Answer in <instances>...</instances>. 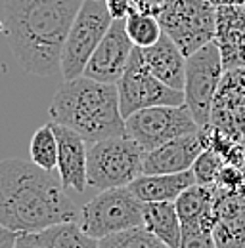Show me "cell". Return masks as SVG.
<instances>
[{"label":"cell","mask_w":245,"mask_h":248,"mask_svg":"<svg viewBox=\"0 0 245 248\" xmlns=\"http://www.w3.org/2000/svg\"><path fill=\"white\" fill-rule=\"evenodd\" d=\"M224 166V158L214 149L205 147L192 164V172L195 176V184L199 186H214L216 178Z\"/></svg>","instance_id":"d4e9b609"},{"label":"cell","mask_w":245,"mask_h":248,"mask_svg":"<svg viewBox=\"0 0 245 248\" xmlns=\"http://www.w3.org/2000/svg\"><path fill=\"white\" fill-rule=\"evenodd\" d=\"M16 237H18V233H14V231H10V229L0 225V248H14Z\"/></svg>","instance_id":"f1b7e54d"},{"label":"cell","mask_w":245,"mask_h":248,"mask_svg":"<svg viewBox=\"0 0 245 248\" xmlns=\"http://www.w3.org/2000/svg\"><path fill=\"white\" fill-rule=\"evenodd\" d=\"M214 6H222V4H232V6H244L245 8V0H211Z\"/></svg>","instance_id":"f546056e"},{"label":"cell","mask_w":245,"mask_h":248,"mask_svg":"<svg viewBox=\"0 0 245 248\" xmlns=\"http://www.w3.org/2000/svg\"><path fill=\"white\" fill-rule=\"evenodd\" d=\"M124 27H126V32H128L132 44L138 48L152 46L163 34L159 19L152 14L138 12L136 8H132L130 14L124 17Z\"/></svg>","instance_id":"7402d4cb"},{"label":"cell","mask_w":245,"mask_h":248,"mask_svg":"<svg viewBox=\"0 0 245 248\" xmlns=\"http://www.w3.org/2000/svg\"><path fill=\"white\" fill-rule=\"evenodd\" d=\"M14 248H100V241L90 237L79 221H63L40 231L18 233Z\"/></svg>","instance_id":"e0dca14e"},{"label":"cell","mask_w":245,"mask_h":248,"mask_svg":"<svg viewBox=\"0 0 245 248\" xmlns=\"http://www.w3.org/2000/svg\"><path fill=\"white\" fill-rule=\"evenodd\" d=\"M100 248H171L163 243L159 237H155L152 231H148L144 225H136L130 229H124L119 233L107 235L100 239Z\"/></svg>","instance_id":"cb8c5ba5"},{"label":"cell","mask_w":245,"mask_h":248,"mask_svg":"<svg viewBox=\"0 0 245 248\" xmlns=\"http://www.w3.org/2000/svg\"><path fill=\"white\" fill-rule=\"evenodd\" d=\"M167 32L188 58L213 42L216 29V6L211 0H165L157 14Z\"/></svg>","instance_id":"5b68a950"},{"label":"cell","mask_w":245,"mask_h":248,"mask_svg":"<svg viewBox=\"0 0 245 248\" xmlns=\"http://www.w3.org/2000/svg\"><path fill=\"white\" fill-rule=\"evenodd\" d=\"M130 2H132V8H136L138 12L152 14L155 17L161 12V6L165 4V0H130Z\"/></svg>","instance_id":"83f0119b"},{"label":"cell","mask_w":245,"mask_h":248,"mask_svg":"<svg viewBox=\"0 0 245 248\" xmlns=\"http://www.w3.org/2000/svg\"><path fill=\"white\" fill-rule=\"evenodd\" d=\"M29 155L31 160L52 172L54 168H58V138L54 134V128H52V123L40 126L33 138H31V145H29Z\"/></svg>","instance_id":"603a6c76"},{"label":"cell","mask_w":245,"mask_h":248,"mask_svg":"<svg viewBox=\"0 0 245 248\" xmlns=\"http://www.w3.org/2000/svg\"><path fill=\"white\" fill-rule=\"evenodd\" d=\"M190 107L180 105H153L140 109L124 119V134L132 138L144 151L155 149L175 138L199 132Z\"/></svg>","instance_id":"ba28073f"},{"label":"cell","mask_w":245,"mask_h":248,"mask_svg":"<svg viewBox=\"0 0 245 248\" xmlns=\"http://www.w3.org/2000/svg\"><path fill=\"white\" fill-rule=\"evenodd\" d=\"M178 248H216L213 231L207 229H182Z\"/></svg>","instance_id":"484cf974"},{"label":"cell","mask_w":245,"mask_h":248,"mask_svg":"<svg viewBox=\"0 0 245 248\" xmlns=\"http://www.w3.org/2000/svg\"><path fill=\"white\" fill-rule=\"evenodd\" d=\"M146 151L126 134L92 143L87 151V184L98 191L124 187L144 172Z\"/></svg>","instance_id":"277c9868"},{"label":"cell","mask_w":245,"mask_h":248,"mask_svg":"<svg viewBox=\"0 0 245 248\" xmlns=\"http://www.w3.org/2000/svg\"><path fill=\"white\" fill-rule=\"evenodd\" d=\"M182 229H207L213 231L214 212V186L193 184L178 195L175 201Z\"/></svg>","instance_id":"d6986e66"},{"label":"cell","mask_w":245,"mask_h":248,"mask_svg":"<svg viewBox=\"0 0 245 248\" xmlns=\"http://www.w3.org/2000/svg\"><path fill=\"white\" fill-rule=\"evenodd\" d=\"M104 2H105V6H107V10H109L113 19H124L132 10V2L130 0H104Z\"/></svg>","instance_id":"4316f807"},{"label":"cell","mask_w":245,"mask_h":248,"mask_svg":"<svg viewBox=\"0 0 245 248\" xmlns=\"http://www.w3.org/2000/svg\"><path fill=\"white\" fill-rule=\"evenodd\" d=\"M119 93V109L122 119L130 117L132 113L153 107V105H180L184 103V92L175 90L161 82L144 62L142 48L134 46L128 65L117 80Z\"/></svg>","instance_id":"9c48e42d"},{"label":"cell","mask_w":245,"mask_h":248,"mask_svg":"<svg viewBox=\"0 0 245 248\" xmlns=\"http://www.w3.org/2000/svg\"><path fill=\"white\" fill-rule=\"evenodd\" d=\"M142 223L144 202L128 189V186L100 191L81 208L79 214V225L98 241Z\"/></svg>","instance_id":"8992f818"},{"label":"cell","mask_w":245,"mask_h":248,"mask_svg":"<svg viewBox=\"0 0 245 248\" xmlns=\"http://www.w3.org/2000/svg\"><path fill=\"white\" fill-rule=\"evenodd\" d=\"M79 214L60 178L33 160H0L2 227L14 233H31L63 221H79Z\"/></svg>","instance_id":"6da1fadb"},{"label":"cell","mask_w":245,"mask_h":248,"mask_svg":"<svg viewBox=\"0 0 245 248\" xmlns=\"http://www.w3.org/2000/svg\"><path fill=\"white\" fill-rule=\"evenodd\" d=\"M52 123V121H50ZM58 138V172L63 189L83 193L87 184V141L71 128L52 123Z\"/></svg>","instance_id":"2e32d148"},{"label":"cell","mask_w":245,"mask_h":248,"mask_svg":"<svg viewBox=\"0 0 245 248\" xmlns=\"http://www.w3.org/2000/svg\"><path fill=\"white\" fill-rule=\"evenodd\" d=\"M195 184V176L192 170H184L176 174H142L128 184V189L142 202L157 201H176L178 195Z\"/></svg>","instance_id":"ffe728a7"},{"label":"cell","mask_w":245,"mask_h":248,"mask_svg":"<svg viewBox=\"0 0 245 248\" xmlns=\"http://www.w3.org/2000/svg\"><path fill=\"white\" fill-rule=\"evenodd\" d=\"M209 126L242 141L245 134V67L224 71L213 97Z\"/></svg>","instance_id":"8fae6325"},{"label":"cell","mask_w":245,"mask_h":248,"mask_svg":"<svg viewBox=\"0 0 245 248\" xmlns=\"http://www.w3.org/2000/svg\"><path fill=\"white\" fill-rule=\"evenodd\" d=\"M224 75L220 52L214 42L205 44L186 58L184 77V103L190 107L195 123L207 126L211 117L214 92Z\"/></svg>","instance_id":"30bf717a"},{"label":"cell","mask_w":245,"mask_h":248,"mask_svg":"<svg viewBox=\"0 0 245 248\" xmlns=\"http://www.w3.org/2000/svg\"><path fill=\"white\" fill-rule=\"evenodd\" d=\"M48 115L52 123L75 130L88 143L124 134L117 86L85 75L63 80L52 97Z\"/></svg>","instance_id":"3957f363"},{"label":"cell","mask_w":245,"mask_h":248,"mask_svg":"<svg viewBox=\"0 0 245 248\" xmlns=\"http://www.w3.org/2000/svg\"><path fill=\"white\" fill-rule=\"evenodd\" d=\"M83 0H6L4 27L16 62L31 75L50 77Z\"/></svg>","instance_id":"7a4b0ae2"},{"label":"cell","mask_w":245,"mask_h":248,"mask_svg":"<svg viewBox=\"0 0 245 248\" xmlns=\"http://www.w3.org/2000/svg\"><path fill=\"white\" fill-rule=\"evenodd\" d=\"M142 225L171 248L180 247L182 223L176 212L175 201L144 202V223Z\"/></svg>","instance_id":"44dd1931"},{"label":"cell","mask_w":245,"mask_h":248,"mask_svg":"<svg viewBox=\"0 0 245 248\" xmlns=\"http://www.w3.org/2000/svg\"><path fill=\"white\" fill-rule=\"evenodd\" d=\"M132 50L134 44L126 32L124 19H113L105 36L96 46L83 75L105 84H117L128 65Z\"/></svg>","instance_id":"7c38bea8"},{"label":"cell","mask_w":245,"mask_h":248,"mask_svg":"<svg viewBox=\"0 0 245 248\" xmlns=\"http://www.w3.org/2000/svg\"><path fill=\"white\" fill-rule=\"evenodd\" d=\"M213 42L220 52L224 71L245 67V8L216 6V29Z\"/></svg>","instance_id":"5bb4252c"},{"label":"cell","mask_w":245,"mask_h":248,"mask_svg":"<svg viewBox=\"0 0 245 248\" xmlns=\"http://www.w3.org/2000/svg\"><path fill=\"white\" fill-rule=\"evenodd\" d=\"M111 23L113 17L104 0H83L61 52L60 71L63 80L77 78L85 73L90 56Z\"/></svg>","instance_id":"52a82bcc"},{"label":"cell","mask_w":245,"mask_h":248,"mask_svg":"<svg viewBox=\"0 0 245 248\" xmlns=\"http://www.w3.org/2000/svg\"><path fill=\"white\" fill-rule=\"evenodd\" d=\"M242 145H244V151H245V134H244V138H242ZM244 166H245V162H244Z\"/></svg>","instance_id":"4dcf8cb0"},{"label":"cell","mask_w":245,"mask_h":248,"mask_svg":"<svg viewBox=\"0 0 245 248\" xmlns=\"http://www.w3.org/2000/svg\"><path fill=\"white\" fill-rule=\"evenodd\" d=\"M205 149L201 134H186L175 138L144 155V172L142 174H176L192 170L193 160Z\"/></svg>","instance_id":"9a60e30c"},{"label":"cell","mask_w":245,"mask_h":248,"mask_svg":"<svg viewBox=\"0 0 245 248\" xmlns=\"http://www.w3.org/2000/svg\"><path fill=\"white\" fill-rule=\"evenodd\" d=\"M142 56L150 71L161 82L175 90H184L186 56L167 32H163L155 44L142 48Z\"/></svg>","instance_id":"ac0fdd59"},{"label":"cell","mask_w":245,"mask_h":248,"mask_svg":"<svg viewBox=\"0 0 245 248\" xmlns=\"http://www.w3.org/2000/svg\"><path fill=\"white\" fill-rule=\"evenodd\" d=\"M214 212L216 248H245V191L214 187Z\"/></svg>","instance_id":"4fadbf2b"}]
</instances>
